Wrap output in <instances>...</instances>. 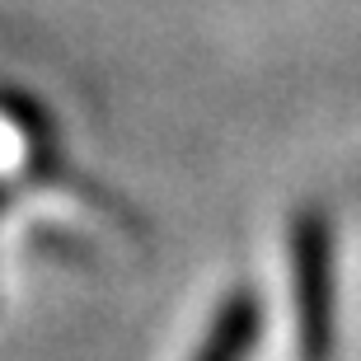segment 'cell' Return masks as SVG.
<instances>
[{"mask_svg":"<svg viewBox=\"0 0 361 361\" xmlns=\"http://www.w3.org/2000/svg\"><path fill=\"white\" fill-rule=\"evenodd\" d=\"M300 361H334L338 352V230L324 207H300L286 230Z\"/></svg>","mask_w":361,"mask_h":361,"instance_id":"1","label":"cell"},{"mask_svg":"<svg viewBox=\"0 0 361 361\" xmlns=\"http://www.w3.org/2000/svg\"><path fill=\"white\" fill-rule=\"evenodd\" d=\"M5 202H10V192H5V188H0V212H5Z\"/></svg>","mask_w":361,"mask_h":361,"instance_id":"3","label":"cell"},{"mask_svg":"<svg viewBox=\"0 0 361 361\" xmlns=\"http://www.w3.org/2000/svg\"><path fill=\"white\" fill-rule=\"evenodd\" d=\"M263 295L254 286H235V291L221 300V310L212 314L207 334H202L192 361H249L263 343Z\"/></svg>","mask_w":361,"mask_h":361,"instance_id":"2","label":"cell"}]
</instances>
